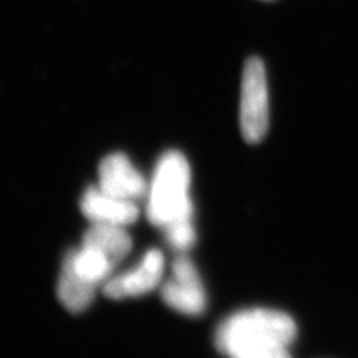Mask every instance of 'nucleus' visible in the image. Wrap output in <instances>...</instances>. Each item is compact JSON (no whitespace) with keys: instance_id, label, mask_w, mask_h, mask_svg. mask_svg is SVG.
Listing matches in <instances>:
<instances>
[{"instance_id":"obj_1","label":"nucleus","mask_w":358,"mask_h":358,"mask_svg":"<svg viewBox=\"0 0 358 358\" xmlns=\"http://www.w3.org/2000/svg\"><path fill=\"white\" fill-rule=\"evenodd\" d=\"M297 336V322L288 312L251 306L221 320L214 331V345L227 358H293L291 346Z\"/></svg>"},{"instance_id":"obj_2","label":"nucleus","mask_w":358,"mask_h":358,"mask_svg":"<svg viewBox=\"0 0 358 358\" xmlns=\"http://www.w3.org/2000/svg\"><path fill=\"white\" fill-rule=\"evenodd\" d=\"M145 199L147 217L155 227L164 230L176 222L193 221L192 167L181 151L171 150L160 155Z\"/></svg>"},{"instance_id":"obj_3","label":"nucleus","mask_w":358,"mask_h":358,"mask_svg":"<svg viewBox=\"0 0 358 358\" xmlns=\"http://www.w3.org/2000/svg\"><path fill=\"white\" fill-rule=\"evenodd\" d=\"M239 124L242 136L248 143L263 141L271 124L267 76L264 63L259 57H250L243 67Z\"/></svg>"},{"instance_id":"obj_4","label":"nucleus","mask_w":358,"mask_h":358,"mask_svg":"<svg viewBox=\"0 0 358 358\" xmlns=\"http://www.w3.org/2000/svg\"><path fill=\"white\" fill-rule=\"evenodd\" d=\"M162 299L172 310L187 317L203 315L208 293L197 266L187 254H179L172 263L169 279L160 285Z\"/></svg>"},{"instance_id":"obj_5","label":"nucleus","mask_w":358,"mask_h":358,"mask_svg":"<svg viewBox=\"0 0 358 358\" xmlns=\"http://www.w3.org/2000/svg\"><path fill=\"white\" fill-rule=\"evenodd\" d=\"M166 260L160 250H150L141 262L120 275L110 276L103 284V293L114 300L141 297L163 284Z\"/></svg>"},{"instance_id":"obj_6","label":"nucleus","mask_w":358,"mask_h":358,"mask_svg":"<svg viewBox=\"0 0 358 358\" xmlns=\"http://www.w3.org/2000/svg\"><path fill=\"white\" fill-rule=\"evenodd\" d=\"M105 193L138 201L147 197L148 182L126 154H109L99 166V185Z\"/></svg>"},{"instance_id":"obj_7","label":"nucleus","mask_w":358,"mask_h":358,"mask_svg":"<svg viewBox=\"0 0 358 358\" xmlns=\"http://www.w3.org/2000/svg\"><path fill=\"white\" fill-rule=\"evenodd\" d=\"M81 210L92 224L127 227L139 218L138 201L120 199L105 193L97 185L90 187L81 199Z\"/></svg>"},{"instance_id":"obj_8","label":"nucleus","mask_w":358,"mask_h":358,"mask_svg":"<svg viewBox=\"0 0 358 358\" xmlns=\"http://www.w3.org/2000/svg\"><path fill=\"white\" fill-rule=\"evenodd\" d=\"M117 263L109 254L83 241L80 248L67 252L63 260L62 271L97 288L100 284H105L108 281Z\"/></svg>"},{"instance_id":"obj_9","label":"nucleus","mask_w":358,"mask_h":358,"mask_svg":"<svg viewBox=\"0 0 358 358\" xmlns=\"http://www.w3.org/2000/svg\"><path fill=\"white\" fill-rule=\"evenodd\" d=\"M83 241L103 250L117 264L124 260L131 250V238L126 227L108 226V224H92Z\"/></svg>"},{"instance_id":"obj_10","label":"nucleus","mask_w":358,"mask_h":358,"mask_svg":"<svg viewBox=\"0 0 358 358\" xmlns=\"http://www.w3.org/2000/svg\"><path fill=\"white\" fill-rule=\"evenodd\" d=\"M96 289L97 288L83 282L81 279L62 271L57 293L62 305L69 312L80 313L85 310L94 300Z\"/></svg>"},{"instance_id":"obj_11","label":"nucleus","mask_w":358,"mask_h":358,"mask_svg":"<svg viewBox=\"0 0 358 358\" xmlns=\"http://www.w3.org/2000/svg\"><path fill=\"white\" fill-rule=\"evenodd\" d=\"M164 238L169 248L178 254H185L193 248L197 241V233L193 221H182L172 224L163 230Z\"/></svg>"}]
</instances>
